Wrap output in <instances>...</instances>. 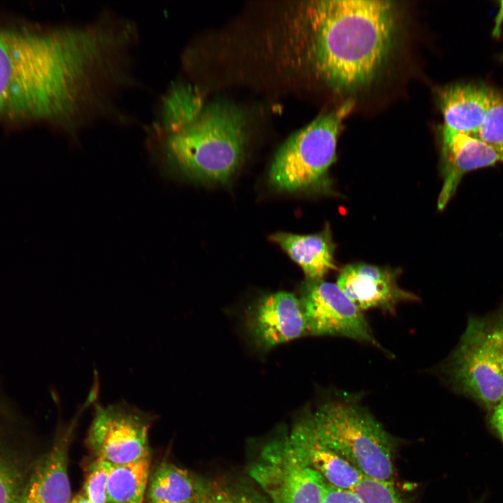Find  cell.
Masks as SVG:
<instances>
[{"label":"cell","mask_w":503,"mask_h":503,"mask_svg":"<svg viewBox=\"0 0 503 503\" xmlns=\"http://www.w3.org/2000/svg\"><path fill=\"white\" fill-rule=\"evenodd\" d=\"M155 130L168 163L196 180L228 181L244 156L246 119L228 102L214 101L182 117H161Z\"/></svg>","instance_id":"3"},{"label":"cell","mask_w":503,"mask_h":503,"mask_svg":"<svg viewBox=\"0 0 503 503\" xmlns=\"http://www.w3.org/2000/svg\"><path fill=\"white\" fill-rule=\"evenodd\" d=\"M354 106L348 100L323 114L291 135L277 152L270 167V182L277 189L294 192L318 187L326 180L336 160L342 122Z\"/></svg>","instance_id":"5"},{"label":"cell","mask_w":503,"mask_h":503,"mask_svg":"<svg viewBox=\"0 0 503 503\" xmlns=\"http://www.w3.org/2000/svg\"><path fill=\"white\" fill-rule=\"evenodd\" d=\"M69 503H91L90 501L87 498L84 493L76 495L73 498H71Z\"/></svg>","instance_id":"28"},{"label":"cell","mask_w":503,"mask_h":503,"mask_svg":"<svg viewBox=\"0 0 503 503\" xmlns=\"http://www.w3.org/2000/svg\"><path fill=\"white\" fill-rule=\"evenodd\" d=\"M269 238L299 265L308 280H321L337 268L334 260L335 245L329 229L310 235L278 232Z\"/></svg>","instance_id":"17"},{"label":"cell","mask_w":503,"mask_h":503,"mask_svg":"<svg viewBox=\"0 0 503 503\" xmlns=\"http://www.w3.org/2000/svg\"><path fill=\"white\" fill-rule=\"evenodd\" d=\"M476 136L492 147L503 162V94L498 92Z\"/></svg>","instance_id":"21"},{"label":"cell","mask_w":503,"mask_h":503,"mask_svg":"<svg viewBox=\"0 0 503 503\" xmlns=\"http://www.w3.org/2000/svg\"><path fill=\"white\" fill-rule=\"evenodd\" d=\"M312 421L319 441L364 476L392 482L394 467L391 437L353 397L344 396L323 403L312 414Z\"/></svg>","instance_id":"4"},{"label":"cell","mask_w":503,"mask_h":503,"mask_svg":"<svg viewBox=\"0 0 503 503\" xmlns=\"http://www.w3.org/2000/svg\"><path fill=\"white\" fill-rule=\"evenodd\" d=\"M249 474L272 503H322L326 481L298 455L286 434L263 448Z\"/></svg>","instance_id":"7"},{"label":"cell","mask_w":503,"mask_h":503,"mask_svg":"<svg viewBox=\"0 0 503 503\" xmlns=\"http://www.w3.org/2000/svg\"><path fill=\"white\" fill-rule=\"evenodd\" d=\"M488 319L493 334L503 347V301L497 312Z\"/></svg>","instance_id":"26"},{"label":"cell","mask_w":503,"mask_h":503,"mask_svg":"<svg viewBox=\"0 0 503 503\" xmlns=\"http://www.w3.org/2000/svg\"><path fill=\"white\" fill-rule=\"evenodd\" d=\"M445 370L458 392L488 411L503 400V347L488 318L468 319Z\"/></svg>","instance_id":"6"},{"label":"cell","mask_w":503,"mask_h":503,"mask_svg":"<svg viewBox=\"0 0 503 503\" xmlns=\"http://www.w3.org/2000/svg\"><path fill=\"white\" fill-rule=\"evenodd\" d=\"M126 38L108 16L81 26H0V119L77 129L122 86Z\"/></svg>","instance_id":"1"},{"label":"cell","mask_w":503,"mask_h":503,"mask_svg":"<svg viewBox=\"0 0 503 503\" xmlns=\"http://www.w3.org/2000/svg\"><path fill=\"white\" fill-rule=\"evenodd\" d=\"M246 328L256 347L263 351L307 335L299 298L286 291L268 294L251 305L246 314Z\"/></svg>","instance_id":"11"},{"label":"cell","mask_w":503,"mask_h":503,"mask_svg":"<svg viewBox=\"0 0 503 503\" xmlns=\"http://www.w3.org/2000/svg\"><path fill=\"white\" fill-rule=\"evenodd\" d=\"M353 490L363 503H408L391 481L364 476Z\"/></svg>","instance_id":"22"},{"label":"cell","mask_w":503,"mask_h":503,"mask_svg":"<svg viewBox=\"0 0 503 503\" xmlns=\"http://www.w3.org/2000/svg\"><path fill=\"white\" fill-rule=\"evenodd\" d=\"M397 29L391 1H302L289 20L285 48L310 78L336 94H353L386 66Z\"/></svg>","instance_id":"2"},{"label":"cell","mask_w":503,"mask_h":503,"mask_svg":"<svg viewBox=\"0 0 503 503\" xmlns=\"http://www.w3.org/2000/svg\"><path fill=\"white\" fill-rule=\"evenodd\" d=\"M489 423L503 442V400L489 411Z\"/></svg>","instance_id":"25"},{"label":"cell","mask_w":503,"mask_h":503,"mask_svg":"<svg viewBox=\"0 0 503 503\" xmlns=\"http://www.w3.org/2000/svg\"><path fill=\"white\" fill-rule=\"evenodd\" d=\"M337 285L362 312L379 309L393 314L400 302L419 300L414 293L400 288L395 272L365 263L342 268Z\"/></svg>","instance_id":"12"},{"label":"cell","mask_w":503,"mask_h":503,"mask_svg":"<svg viewBox=\"0 0 503 503\" xmlns=\"http://www.w3.org/2000/svg\"><path fill=\"white\" fill-rule=\"evenodd\" d=\"M196 503H268L256 491L246 486L212 483L204 485Z\"/></svg>","instance_id":"20"},{"label":"cell","mask_w":503,"mask_h":503,"mask_svg":"<svg viewBox=\"0 0 503 503\" xmlns=\"http://www.w3.org/2000/svg\"><path fill=\"white\" fill-rule=\"evenodd\" d=\"M204 484L189 472L170 463H161L150 476L149 503H196Z\"/></svg>","instance_id":"18"},{"label":"cell","mask_w":503,"mask_h":503,"mask_svg":"<svg viewBox=\"0 0 503 503\" xmlns=\"http://www.w3.org/2000/svg\"><path fill=\"white\" fill-rule=\"evenodd\" d=\"M68 435L61 436L38 460L25 487L21 503H69L67 473Z\"/></svg>","instance_id":"16"},{"label":"cell","mask_w":503,"mask_h":503,"mask_svg":"<svg viewBox=\"0 0 503 503\" xmlns=\"http://www.w3.org/2000/svg\"><path fill=\"white\" fill-rule=\"evenodd\" d=\"M289 439L302 460L330 485L353 490L364 477L350 462L319 441L314 430L312 414L306 411L296 421Z\"/></svg>","instance_id":"14"},{"label":"cell","mask_w":503,"mask_h":503,"mask_svg":"<svg viewBox=\"0 0 503 503\" xmlns=\"http://www.w3.org/2000/svg\"><path fill=\"white\" fill-rule=\"evenodd\" d=\"M497 94L489 86L481 83H458L445 87L439 94L444 125L476 136Z\"/></svg>","instance_id":"15"},{"label":"cell","mask_w":503,"mask_h":503,"mask_svg":"<svg viewBox=\"0 0 503 503\" xmlns=\"http://www.w3.org/2000/svg\"><path fill=\"white\" fill-rule=\"evenodd\" d=\"M503 22V0L500 1V8L495 19V25L493 29V35L497 37L500 36Z\"/></svg>","instance_id":"27"},{"label":"cell","mask_w":503,"mask_h":503,"mask_svg":"<svg viewBox=\"0 0 503 503\" xmlns=\"http://www.w3.org/2000/svg\"><path fill=\"white\" fill-rule=\"evenodd\" d=\"M150 415L120 402L96 404L88 442L96 458L122 465L150 455Z\"/></svg>","instance_id":"8"},{"label":"cell","mask_w":503,"mask_h":503,"mask_svg":"<svg viewBox=\"0 0 503 503\" xmlns=\"http://www.w3.org/2000/svg\"><path fill=\"white\" fill-rule=\"evenodd\" d=\"M41 455L35 453L28 420L0 391V503H21Z\"/></svg>","instance_id":"10"},{"label":"cell","mask_w":503,"mask_h":503,"mask_svg":"<svg viewBox=\"0 0 503 503\" xmlns=\"http://www.w3.org/2000/svg\"><path fill=\"white\" fill-rule=\"evenodd\" d=\"M307 335L350 338L383 349L365 316L337 284L308 280L299 298Z\"/></svg>","instance_id":"9"},{"label":"cell","mask_w":503,"mask_h":503,"mask_svg":"<svg viewBox=\"0 0 503 503\" xmlns=\"http://www.w3.org/2000/svg\"><path fill=\"white\" fill-rule=\"evenodd\" d=\"M322 503H363L352 489L334 486L326 481Z\"/></svg>","instance_id":"24"},{"label":"cell","mask_w":503,"mask_h":503,"mask_svg":"<svg viewBox=\"0 0 503 503\" xmlns=\"http://www.w3.org/2000/svg\"><path fill=\"white\" fill-rule=\"evenodd\" d=\"M441 134L444 182L437 207L443 210L465 173L502 160L492 147L477 136L454 131L444 125L441 128Z\"/></svg>","instance_id":"13"},{"label":"cell","mask_w":503,"mask_h":503,"mask_svg":"<svg viewBox=\"0 0 503 503\" xmlns=\"http://www.w3.org/2000/svg\"><path fill=\"white\" fill-rule=\"evenodd\" d=\"M150 473V455L112 465L107 483V503H143Z\"/></svg>","instance_id":"19"},{"label":"cell","mask_w":503,"mask_h":503,"mask_svg":"<svg viewBox=\"0 0 503 503\" xmlns=\"http://www.w3.org/2000/svg\"><path fill=\"white\" fill-rule=\"evenodd\" d=\"M112 464L95 458L90 463L84 484V494L91 503H107L106 489Z\"/></svg>","instance_id":"23"}]
</instances>
